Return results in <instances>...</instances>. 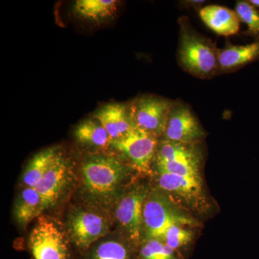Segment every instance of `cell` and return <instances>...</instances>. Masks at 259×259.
Listing matches in <instances>:
<instances>
[{
    "mask_svg": "<svg viewBox=\"0 0 259 259\" xmlns=\"http://www.w3.org/2000/svg\"><path fill=\"white\" fill-rule=\"evenodd\" d=\"M199 16L204 24L218 35H235L240 29V20L236 12L219 6L207 5L199 10Z\"/></svg>",
    "mask_w": 259,
    "mask_h": 259,
    "instance_id": "obj_13",
    "label": "cell"
},
{
    "mask_svg": "<svg viewBox=\"0 0 259 259\" xmlns=\"http://www.w3.org/2000/svg\"><path fill=\"white\" fill-rule=\"evenodd\" d=\"M110 144L124 153L138 170L146 173L151 170L150 166L158 147L157 136L135 125L127 134Z\"/></svg>",
    "mask_w": 259,
    "mask_h": 259,
    "instance_id": "obj_6",
    "label": "cell"
},
{
    "mask_svg": "<svg viewBox=\"0 0 259 259\" xmlns=\"http://www.w3.org/2000/svg\"><path fill=\"white\" fill-rule=\"evenodd\" d=\"M259 59V40L243 46L227 45L218 50V71L238 69Z\"/></svg>",
    "mask_w": 259,
    "mask_h": 259,
    "instance_id": "obj_14",
    "label": "cell"
},
{
    "mask_svg": "<svg viewBox=\"0 0 259 259\" xmlns=\"http://www.w3.org/2000/svg\"><path fill=\"white\" fill-rule=\"evenodd\" d=\"M74 136L80 144L104 147L111 144V139L102 124L96 119L83 121L76 127Z\"/></svg>",
    "mask_w": 259,
    "mask_h": 259,
    "instance_id": "obj_19",
    "label": "cell"
},
{
    "mask_svg": "<svg viewBox=\"0 0 259 259\" xmlns=\"http://www.w3.org/2000/svg\"><path fill=\"white\" fill-rule=\"evenodd\" d=\"M126 175V167L113 156H91L81 167L83 190L90 199L99 204L113 201Z\"/></svg>",
    "mask_w": 259,
    "mask_h": 259,
    "instance_id": "obj_1",
    "label": "cell"
},
{
    "mask_svg": "<svg viewBox=\"0 0 259 259\" xmlns=\"http://www.w3.org/2000/svg\"><path fill=\"white\" fill-rule=\"evenodd\" d=\"M148 196L144 187H136L122 196L116 208V218L134 246L141 241L145 202Z\"/></svg>",
    "mask_w": 259,
    "mask_h": 259,
    "instance_id": "obj_8",
    "label": "cell"
},
{
    "mask_svg": "<svg viewBox=\"0 0 259 259\" xmlns=\"http://www.w3.org/2000/svg\"><path fill=\"white\" fill-rule=\"evenodd\" d=\"M117 9L115 0H77L73 7L78 18L94 23H102L112 18Z\"/></svg>",
    "mask_w": 259,
    "mask_h": 259,
    "instance_id": "obj_16",
    "label": "cell"
},
{
    "mask_svg": "<svg viewBox=\"0 0 259 259\" xmlns=\"http://www.w3.org/2000/svg\"><path fill=\"white\" fill-rule=\"evenodd\" d=\"M83 259H133V256L125 243L110 240L92 246L85 252Z\"/></svg>",
    "mask_w": 259,
    "mask_h": 259,
    "instance_id": "obj_20",
    "label": "cell"
},
{
    "mask_svg": "<svg viewBox=\"0 0 259 259\" xmlns=\"http://www.w3.org/2000/svg\"><path fill=\"white\" fill-rule=\"evenodd\" d=\"M71 179V173L66 161L59 153L36 189L42 199L44 209L52 207L64 193Z\"/></svg>",
    "mask_w": 259,
    "mask_h": 259,
    "instance_id": "obj_11",
    "label": "cell"
},
{
    "mask_svg": "<svg viewBox=\"0 0 259 259\" xmlns=\"http://www.w3.org/2000/svg\"><path fill=\"white\" fill-rule=\"evenodd\" d=\"M158 184L162 190L177 194L187 200H194L202 194L200 177H183L158 173Z\"/></svg>",
    "mask_w": 259,
    "mask_h": 259,
    "instance_id": "obj_15",
    "label": "cell"
},
{
    "mask_svg": "<svg viewBox=\"0 0 259 259\" xmlns=\"http://www.w3.org/2000/svg\"><path fill=\"white\" fill-rule=\"evenodd\" d=\"M69 238L54 220L40 215L29 237L33 259H74Z\"/></svg>",
    "mask_w": 259,
    "mask_h": 259,
    "instance_id": "obj_3",
    "label": "cell"
},
{
    "mask_svg": "<svg viewBox=\"0 0 259 259\" xmlns=\"http://www.w3.org/2000/svg\"><path fill=\"white\" fill-rule=\"evenodd\" d=\"M59 154L56 148H47L37 153L29 162L24 171L23 182L25 187L35 188Z\"/></svg>",
    "mask_w": 259,
    "mask_h": 259,
    "instance_id": "obj_18",
    "label": "cell"
},
{
    "mask_svg": "<svg viewBox=\"0 0 259 259\" xmlns=\"http://www.w3.org/2000/svg\"><path fill=\"white\" fill-rule=\"evenodd\" d=\"M249 3L259 9V0H250Z\"/></svg>",
    "mask_w": 259,
    "mask_h": 259,
    "instance_id": "obj_25",
    "label": "cell"
},
{
    "mask_svg": "<svg viewBox=\"0 0 259 259\" xmlns=\"http://www.w3.org/2000/svg\"><path fill=\"white\" fill-rule=\"evenodd\" d=\"M158 173L183 177H200V153L195 144H182L163 139L156 153Z\"/></svg>",
    "mask_w": 259,
    "mask_h": 259,
    "instance_id": "obj_4",
    "label": "cell"
},
{
    "mask_svg": "<svg viewBox=\"0 0 259 259\" xmlns=\"http://www.w3.org/2000/svg\"><path fill=\"white\" fill-rule=\"evenodd\" d=\"M163 136L167 141L195 144L204 137V132L190 107L174 103Z\"/></svg>",
    "mask_w": 259,
    "mask_h": 259,
    "instance_id": "obj_10",
    "label": "cell"
},
{
    "mask_svg": "<svg viewBox=\"0 0 259 259\" xmlns=\"http://www.w3.org/2000/svg\"><path fill=\"white\" fill-rule=\"evenodd\" d=\"M95 119L106 130L111 142L125 136L134 126L131 107L125 104H107L95 112Z\"/></svg>",
    "mask_w": 259,
    "mask_h": 259,
    "instance_id": "obj_12",
    "label": "cell"
},
{
    "mask_svg": "<svg viewBox=\"0 0 259 259\" xmlns=\"http://www.w3.org/2000/svg\"><path fill=\"white\" fill-rule=\"evenodd\" d=\"M174 103L157 97H140L131 107L134 125L157 137L163 136Z\"/></svg>",
    "mask_w": 259,
    "mask_h": 259,
    "instance_id": "obj_7",
    "label": "cell"
},
{
    "mask_svg": "<svg viewBox=\"0 0 259 259\" xmlns=\"http://www.w3.org/2000/svg\"><path fill=\"white\" fill-rule=\"evenodd\" d=\"M44 210L41 197L36 189L26 187L15 202V220L20 226H25L34 218L40 217Z\"/></svg>",
    "mask_w": 259,
    "mask_h": 259,
    "instance_id": "obj_17",
    "label": "cell"
},
{
    "mask_svg": "<svg viewBox=\"0 0 259 259\" xmlns=\"http://www.w3.org/2000/svg\"><path fill=\"white\" fill-rule=\"evenodd\" d=\"M138 259H176L175 250L161 240L148 238L141 245Z\"/></svg>",
    "mask_w": 259,
    "mask_h": 259,
    "instance_id": "obj_21",
    "label": "cell"
},
{
    "mask_svg": "<svg viewBox=\"0 0 259 259\" xmlns=\"http://www.w3.org/2000/svg\"><path fill=\"white\" fill-rule=\"evenodd\" d=\"M194 221L182 214L163 194L155 192L145 202L143 226L148 238L161 240L166 230L173 225L190 226Z\"/></svg>",
    "mask_w": 259,
    "mask_h": 259,
    "instance_id": "obj_5",
    "label": "cell"
},
{
    "mask_svg": "<svg viewBox=\"0 0 259 259\" xmlns=\"http://www.w3.org/2000/svg\"><path fill=\"white\" fill-rule=\"evenodd\" d=\"M192 238V233L180 225H173L165 232L161 241L176 250L190 243Z\"/></svg>",
    "mask_w": 259,
    "mask_h": 259,
    "instance_id": "obj_23",
    "label": "cell"
},
{
    "mask_svg": "<svg viewBox=\"0 0 259 259\" xmlns=\"http://www.w3.org/2000/svg\"><path fill=\"white\" fill-rule=\"evenodd\" d=\"M235 12L239 20L246 24L248 33L259 35V12L256 8L249 1H238Z\"/></svg>",
    "mask_w": 259,
    "mask_h": 259,
    "instance_id": "obj_22",
    "label": "cell"
},
{
    "mask_svg": "<svg viewBox=\"0 0 259 259\" xmlns=\"http://www.w3.org/2000/svg\"><path fill=\"white\" fill-rule=\"evenodd\" d=\"M69 239L84 253L95 241L105 236L109 227L106 220L99 214L90 211L78 210L69 218Z\"/></svg>",
    "mask_w": 259,
    "mask_h": 259,
    "instance_id": "obj_9",
    "label": "cell"
},
{
    "mask_svg": "<svg viewBox=\"0 0 259 259\" xmlns=\"http://www.w3.org/2000/svg\"><path fill=\"white\" fill-rule=\"evenodd\" d=\"M184 4L187 5H191V6H197L199 7L200 5L204 4V1H200V0H192V1H187L183 3Z\"/></svg>",
    "mask_w": 259,
    "mask_h": 259,
    "instance_id": "obj_24",
    "label": "cell"
},
{
    "mask_svg": "<svg viewBox=\"0 0 259 259\" xmlns=\"http://www.w3.org/2000/svg\"><path fill=\"white\" fill-rule=\"evenodd\" d=\"M179 61L187 72L202 79L218 72V50L212 42L194 32L185 20H181Z\"/></svg>",
    "mask_w": 259,
    "mask_h": 259,
    "instance_id": "obj_2",
    "label": "cell"
}]
</instances>
